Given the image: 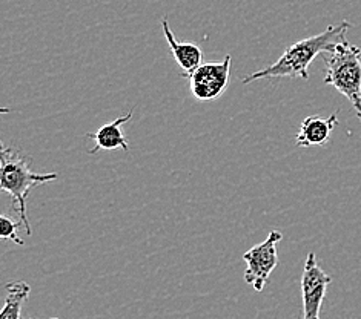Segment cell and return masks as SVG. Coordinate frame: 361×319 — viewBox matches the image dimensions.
<instances>
[{"mask_svg": "<svg viewBox=\"0 0 361 319\" xmlns=\"http://www.w3.org/2000/svg\"><path fill=\"white\" fill-rule=\"evenodd\" d=\"M324 83L341 92L361 120V49L345 37L324 53Z\"/></svg>", "mask_w": 361, "mask_h": 319, "instance_id": "3957f363", "label": "cell"}, {"mask_svg": "<svg viewBox=\"0 0 361 319\" xmlns=\"http://www.w3.org/2000/svg\"><path fill=\"white\" fill-rule=\"evenodd\" d=\"M51 319H59V318H51Z\"/></svg>", "mask_w": 361, "mask_h": 319, "instance_id": "7c38bea8", "label": "cell"}, {"mask_svg": "<svg viewBox=\"0 0 361 319\" xmlns=\"http://www.w3.org/2000/svg\"><path fill=\"white\" fill-rule=\"evenodd\" d=\"M161 28L165 39L169 45L171 53H173L177 65L182 68L183 77L191 75L197 68L203 63V51L200 46L194 45V43H180L176 40L173 30H171L168 19L161 20Z\"/></svg>", "mask_w": 361, "mask_h": 319, "instance_id": "9c48e42d", "label": "cell"}, {"mask_svg": "<svg viewBox=\"0 0 361 319\" xmlns=\"http://www.w3.org/2000/svg\"><path fill=\"white\" fill-rule=\"evenodd\" d=\"M283 239V234L279 230L269 232L268 238L263 243L254 246L243 255L246 263L245 281L252 286L254 290L262 292L268 282L271 273L279 264L277 244Z\"/></svg>", "mask_w": 361, "mask_h": 319, "instance_id": "277c9868", "label": "cell"}, {"mask_svg": "<svg viewBox=\"0 0 361 319\" xmlns=\"http://www.w3.org/2000/svg\"><path fill=\"white\" fill-rule=\"evenodd\" d=\"M6 299L0 313V319H22V307L27 303L31 287L25 281L6 284Z\"/></svg>", "mask_w": 361, "mask_h": 319, "instance_id": "30bf717a", "label": "cell"}, {"mask_svg": "<svg viewBox=\"0 0 361 319\" xmlns=\"http://www.w3.org/2000/svg\"><path fill=\"white\" fill-rule=\"evenodd\" d=\"M338 125V117L334 114L328 118L320 115H311L305 118L300 126V131L295 137V144L302 148H311V146H323L329 142L331 134Z\"/></svg>", "mask_w": 361, "mask_h": 319, "instance_id": "ba28073f", "label": "cell"}, {"mask_svg": "<svg viewBox=\"0 0 361 319\" xmlns=\"http://www.w3.org/2000/svg\"><path fill=\"white\" fill-rule=\"evenodd\" d=\"M133 118V111L128 112L126 115L118 117L113 122H108L103 125L97 132H88L87 137L94 140L96 146L90 151V154H97L100 151H114V149H123L130 151V144H128L125 134L122 131V126L130 122Z\"/></svg>", "mask_w": 361, "mask_h": 319, "instance_id": "52a82bcc", "label": "cell"}, {"mask_svg": "<svg viewBox=\"0 0 361 319\" xmlns=\"http://www.w3.org/2000/svg\"><path fill=\"white\" fill-rule=\"evenodd\" d=\"M231 65L232 58L229 54L223 62L202 63L191 75L186 77L192 96L199 101H214L221 97L228 89Z\"/></svg>", "mask_w": 361, "mask_h": 319, "instance_id": "5b68a950", "label": "cell"}, {"mask_svg": "<svg viewBox=\"0 0 361 319\" xmlns=\"http://www.w3.org/2000/svg\"><path fill=\"white\" fill-rule=\"evenodd\" d=\"M331 282L332 278L318 265L315 254H309L302 275L303 319H320L323 299Z\"/></svg>", "mask_w": 361, "mask_h": 319, "instance_id": "8992f818", "label": "cell"}, {"mask_svg": "<svg viewBox=\"0 0 361 319\" xmlns=\"http://www.w3.org/2000/svg\"><path fill=\"white\" fill-rule=\"evenodd\" d=\"M57 174H37L31 170L28 161L14 148L2 146V160H0V189L13 198L17 206L20 223L27 234L31 235V226L27 215V200L34 187L56 181Z\"/></svg>", "mask_w": 361, "mask_h": 319, "instance_id": "7a4b0ae2", "label": "cell"}, {"mask_svg": "<svg viewBox=\"0 0 361 319\" xmlns=\"http://www.w3.org/2000/svg\"><path fill=\"white\" fill-rule=\"evenodd\" d=\"M349 28L350 23L343 20L340 25H331L317 36L292 43L272 65L246 75L242 83L247 85L262 79H283V77H290V79L300 77L306 80L309 77V66L315 57L328 53L335 43L345 39Z\"/></svg>", "mask_w": 361, "mask_h": 319, "instance_id": "6da1fadb", "label": "cell"}, {"mask_svg": "<svg viewBox=\"0 0 361 319\" xmlns=\"http://www.w3.org/2000/svg\"><path fill=\"white\" fill-rule=\"evenodd\" d=\"M0 237L11 239L19 246H25V241L19 237V223L8 215H0Z\"/></svg>", "mask_w": 361, "mask_h": 319, "instance_id": "8fae6325", "label": "cell"}]
</instances>
